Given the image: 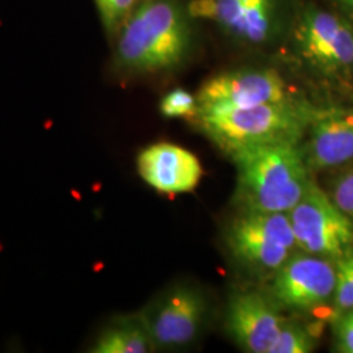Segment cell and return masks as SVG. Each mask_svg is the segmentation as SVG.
<instances>
[{
	"mask_svg": "<svg viewBox=\"0 0 353 353\" xmlns=\"http://www.w3.org/2000/svg\"><path fill=\"white\" fill-rule=\"evenodd\" d=\"M312 173L353 161V109L314 108L300 144Z\"/></svg>",
	"mask_w": 353,
	"mask_h": 353,
	"instance_id": "8fae6325",
	"label": "cell"
},
{
	"mask_svg": "<svg viewBox=\"0 0 353 353\" xmlns=\"http://www.w3.org/2000/svg\"><path fill=\"white\" fill-rule=\"evenodd\" d=\"M294 45L319 75L341 79L353 70V28L338 14L307 7L294 28Z\"/></svg>",
	"mask_w": 353,
	"mask_h": 353,
	"instance_id": "8992f818",
	"label": "cell"
},
{
	"mask_svg": "<svg viewBox=\"0 0 353 353\" xmlns=\"http://www.w3.org/2000/svg\"><path fill=\"white\" fill-rule=\"evenodd\" d=\"M137 165L145 183L169 195L192 191L203 176L201 161L192 152L165 141L144 148Z\"/></svg>",
	"mask_w": 353,
	"mask_h": 353,
	"instance_id": "4fadbf2b",
	"label": "cell"
},
{
	"mask_svg": "<svg viewBox=\"0 0 353 353\" xmlns=\"http://www.w3.org/2000/svg\"><path fill=\"white\" fill-rule=\"evenodd\" d=\"M148 327L139 313L117 316L102 328L92 344L93 353H150L154 352Z\"/></svg>",
	"mask_w": 353,
	"mask_h": 353,
	"instance_id": "5bb4252c",
	"label": "cell"
},
{
	"mask_svg": "<svg viewBox=\"0 0 353 353\" xmlns=\"http://www.w3.org/2000/svg\"><path fill=\"white\" fill-rule=\"evenodd\" d=\"M237 262L258 274H275L300 252L287 212H240L225 234Z\"/></svg>",
	"mask_w": 353,
	"mask_h": 353,
	"instance_id": "277c9868",
	"label": "cell"
},
{
	"mask_svg": "<svg viewBox=\"0 0 353 353\" xmlns=\"http://www.w3.org/2000/svg\"><path fill=\"white\" fill-rule=\"evenodd\" d=\"M191 20L181 0H140L114 37V72L140 77L178 68L191 50Z\"/></svg>",
	"mask_w": 353,
	"mask_h": 353,
	"instance_id": "6da1fadb",
	"label": "cell"
},
{
	"mask_svg": "<svg viewBox=\"0 0 353 353\" xmlns=\"http://www.w3.org/2000/svg\"><path fill=\"white\" fill-rule=\"evenodd\" d=\"M271 297L279 306L310 312L334 297L335 262L307 252H294L272 275Z\"/></svg>",
	"mask_w": 353,
	"mask_h": 353,
	"instance_id": "9c48e42d",
	"label": "cell"
},
{
	"mask_svg": "<svg viewBox=\"0 0 353 353\" xmlns=\"http://www.w3.org/2000/svg\"><path fill=\"white\" fill-rule=\"evenodd\" d=\"M192 19L212 21L229 36L249 45H263L278 32L279 0H192Z\"/></svg>",
	"mask_w": 353,
	"mask_h": 353,
	"instance_id": "30bf717a",
	"label": "cell"
},
{
	"mask_svg": "<svg viewBox=\"0 0 353 353\" xmlns=\"http://www.w3.org/2000/svg\"><path fill=\"white\" fill-rule=\"evenodd\" d=\"M335 272L332 318L353 309V246L335 261Z\"/></svg>",
	"mask_w": 353,
	"mask_h": 353,
	"instance_id": "2e32d148",
	"label": "cell"
},
{
	"mask_svg": "<svg viewBox=\"0 0 353 353\" xmlns=\"http://www.w3.org/2000/svg\"><path fill=\"white\" fill-rule=\"evenodd\" d=\"M316 348L314 335L303 325L285 321L268 353H310Z\"/></svg>",
	"mask_w": 353,
	"mask_h": 353,
	"instance_id": "9a60e30c",
	"label": "cell"
},
{
	"mask_svg": "<svg viewBox=\"0 0 353 353\" xmlns=\"http://www.w3.org/2000/svg\"><path fill=\"white\" fill-rule=\"evenodd\" d=\"M140 0H94L102 26L108 36L115 37Z\"/></svg>",
	"mask_w": 353,
	"mask_h": 353,
	"instance_id": "e0dca14e",
	"label": "cell"
},
{
	"mask_svg": "<svg viewBox=\"0 0 353 353\" xmlns=\"http://www.w3.org/2000/svg\"><path fill=\"white\" fill-rule=\"evenodd\" d=\"M313 109L299 99L246 109H201L194 121L208 139L230 154L267 144H301Z\"/></svg>",
	"mask_w": 353,
	"mask_h": 353,
	"instance_id": "3957f363",
	"label": "cell"
},
{
	"mask_svg": "<svg viewBox=\"0 0 353 353\" xmlns=\"http://www.w3.org/2000/svg\"><path fill=\"white\" fill-rule=\"evenodd\" d=\"M160 113L165 118H185L195 119L201 106L196 96L186 89L176 88L168 92L160 101Z\"/></svg>",
	"mask_w": 353,
	"mask_h": 353,
	"instance_id": "ac0fdd59",
	"label": "cell"
},
{
	"mask_svg": "<svg viewBox=\"0 0 353 353\" xmlns=\"http://www.w3.org/2000/svg\"><path fill=\"white\" fill-rule=\"evenodd\" d=\"M207 309L201 290L190 284H176L154 297L140 314L156 351H169L188 347L199 336Z\"/></svg>",
	"mask_w": 353,
	"mask_h": 353,
	"instance_id": "52a82bcc",
	"label": "cell"
},
{
	"mask_svg": "<svg viewBox=\"0 0 353 353\" xmlns=\"http://www.w3.org/2000/svg\"><path fill=\"white\" fill-rule=\"evenodd\" d=\"M237 170L240 212H290L314 182L300 144H267L229 154Z\"/></svg>",
	"mask_w": 353,
	"mask_h": 353,
	"instance_id": "7a4b0ae2",
	"label": "cell"
},
{
	"mask_svg": "<svg viewBox=\"0 0 353 353\" xmlns=\"http://www.w3.org/2000/svg\"><path fill=\"white\" fill-rule=\"evenodd\" d=\"M300 252L336 261L353 246V221L316 182L290 212Z\"/></svg>",
	"mask_w": 353,
	"mask_h": 353,
	"instance_id": "5b68a950",
	"label": "cell"
},
{
	"mask_svg": "<svg viewBox=\"0 0 353 353\" xmlns=\"http://www.w3.org/2000/svg\"><path fill=\"white\" fill-rule=\"evenodd\" d=\"M341 3L343 4H345L347 7H350V8H352L353 10V0H339Z\"/></svg>",
	"mask_w": 353,
	"mask_h": 353,
	"instance_id": "44dd1931",
	"label": "cell"
},
{
	"mask_svg": "<svg viewBox=\"0 0 353 353\" xmlns=\"http://www.w3.org/2000/svg\"><path fill=\"white\" fill-rule=\"evenodd\" d=\"M335 350L341 353H353V309L332 318Z\"/></svg>",
	"mask_w": 353,
	"mask_h": 353,
	"instance_id": "ffe728a7",
	"label": "cell"
},
{
	"mask_svg": "<svg viewBox=\"0 0 353 353\" xmlns=\"http://www.w3.org/2000/svg\"><path fill=\"white\" fill-rule=\"evenodd\" d=\"M328 195L353 221V166L332 179Z\"/></svg>",
	"mask_w": 353,
	"mask_h": 353,
	"instance_id": "d6986e66",
	"label": "cell"
},
{
	"mask_svg": "<svg viewBox=\"0 0 353 353\" xmlns=\"http://www.w3.org/2000/svg\"><path fill=\"white\" fill-rule=\"evenodd\" d=\"M196 99L201 109H246L299 100L272 68H240L212 76L203 83Z\"/></svg>",
	"mask_w": 353,
	"mask_h": 353,
	"instance_id": "ba28073f",
	"label": "cell"
},
{
	"mask_svg": "<svg viewBox=\"0 0 353 353\" xmlns=\"http://www.w3.org/2000/svg\"><path fill=\"white\" fill-rule=\"evenodd\" d=\"M278 306L272 297L256 290L234 293L225 316V327L232 341L245 352H270L284 322Z\"/></svg>",
	"mask_w": 353,
	"mask_h": 353,
	"instance_id": "7c38bea8",
	"label": "cell"
}]
</instances>
